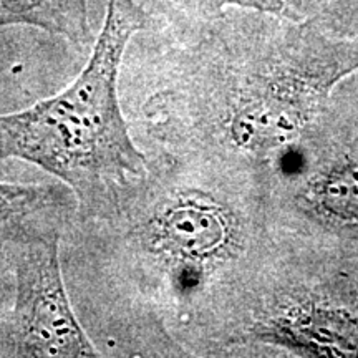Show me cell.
I'll return each mask as SVG.
<instances>
[{"instance_id":"3957f363","label":"cell","mask_w":358,"mask_h":358,"mask_svg":"<svg viewBox=\"0 0 358 358\" xmlns=\"http://www.w3.org/2000/svg\"><path fill=\"white\" fill-rule=\"evenodd\" d=\"M161 237L168 252L189 261L216 256L227 241V222L217 206L181 201L161 216Z\"/></svg>"},{"instance_id":"277c9868","label":"cell","mask_w":358,"mask_h":358,"mask_svg":"<svg viewBox=\"0 0 358 358\" xmlns=\"http://www.w3.org/2000/svg\"><path fill=\"white\" fill-rule=\"evenodd\" d=\"M27 25L83 50L92 42L87 0H0V29Z\"/></svg>"},{"instance_id":"6da1fadb","label":"cell","mask_w":358,"mask_h":358,"mask_svg":"<svg viewBox=\"0 0 358 358\" xmlns=\"http://www.w3.org/2000/svg\"><path fill=\"white\" fill-rule=\"evenodd\" d=\"M140 0H108L87 65L57 95L0 115V163L20 159L64 181L88 214L113 211L146 174L129 134L118 78L129 40L148 24Z\"/></svg>"},{"instance_id":"8992f818","label":"cell","mask_w":358,"mask_h":358,"mask_svg":"<svg viewBox=\"0 0 358 358\" xmlns=\"http://www.w3.org/2000/svg\"><path fill=\"white\" fill-rule=\"evenodd\" d=\"M320 204L334 216L358 217V164L338 169L322 182Z\"/></svg>"},{"instance_id":"9c48e42d","label":"cell","mask_w":358,"mask_h":358,"mask_svg":"<svg viewBox=\"0 0 358 358\" xmlns=\"http://www.w3.org/2000/svg\"><path fill=\"white\" fill-rule=\"evenodd\" d=\"M285 2L302 17L303 12L319 13L322 8H325L332 0H285Z\"/></svg>"},{"instance_id":"52a82bcc","label":"cell","mask_w":358,"mask_h":358,"mask_svg":"<svg viewBox=\"0 0 358 358\" xmlns=\"http://www.w3.org/2000/svg\"><path fill=\"white\" fill-rule=\"evenodd\" d=\"M47 198L45 187L0 182V224L34 213L47 203Z\"/></svg>"},{"instance_id":"7a4b0ae2","label":"cell","mask_w":358,"mask_h":358,"mask_svg":"<svg viewBox=\"0 0 358 358\" xmlns=\"http://www.w3.org/2000/svg\"><path fill=\"white\" fill-rule=\"evenodd\" d=\"M7 350L17 357H98L66 294L58 236H37L17 248L15 302Z\"/></svg>"},{"instance_id":"5b68a950","label":"cell","mask_w":358,"mask_h":358,"mask_svg":"<svg viewBox=\"0 0 358 358\" xmlns=\"http://www.w3.org/2000/svg\"><path fill=\"white\" fill-rule=\"evenodd\" d=\"M145 2L182 24H213L226 15L227 7L271 13L290 20L301 19L285 0H140L141 6Z\"/></svg>"},{"instance_id":"ba28073f","label":"cell","mask_w":358,"mask_h":358,"mask_svg":"<svg viewBox=\"0 0 358 358\" xmlns=\"http://www.w3.org/2000/svg\"><path fill=\"white\" fill-rule=\"evenodd\" d=\"M337 38H358V0H332L312 20Z\"/></svg>"}]
</instances>
